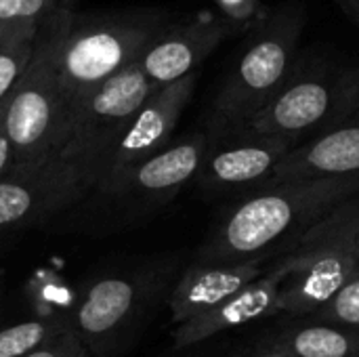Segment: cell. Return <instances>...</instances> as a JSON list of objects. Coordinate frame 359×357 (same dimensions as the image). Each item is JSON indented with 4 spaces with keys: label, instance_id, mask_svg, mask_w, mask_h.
<instances>
[{
    "label": "cell",
    "instance_id": "obj_1",
    "mask_svg": "<svg viewBox=\"0 0 359 357\" xmlns=\"http://www.w3.org/2000/svg\"><path fill=\"white\" fill-rule=\"evenodd\" d=\"M359 196V170L290 179L244 194L200 246V263L278 259L345 200Z\"/></svg>",
    "mask_w": 359,
    "mask_h": 357
},
{
    "label": "cell",
    "instance_id": "obj_2",
    "mask_svg": "<svg viewBox=\"0 0 359 357\" xmlns=\"http://www.w3.org/2000/svg\"><path fill=\"white\" fill-rule=\"evenodd\" d=\"M170 25L160 11L80 17L74 11L40 25L57 76L74 103L133 61Z\"/></svg>",
    "mask_w": 359,
    "mask_h": 357
},
{
    "label": "cell",
    "instance_id": "obj_3",
    "mask_svg": "<svg viewBox=\"0 0 359 357\" xmlns=\"http://www.w3.org/2000/svg\"><path fill=\"white\" fill-rule=\"evenodd\" d=\"M307 6L288 0L259 17L255 34L221 84L206 118L208 143L240 130L286 84L299 61Z\"/></svg>",
    "mask_w": 359,
    "mask_h": 357
},
{
    "label": "cell",
    "instance_id": "obj_4",
    "mask_svg": "<svg viewBox=\"0 0 359 357\" xmlns=\"http://www.w3.org/2000/svg\"><path fill=\"white\" fill-rule=\"evenodd\" d=\"M358 107L359 63L299 55L286 84L240 130L303 143L339 124Z\"/></svg>",
    "mask_w": 359,
    "mask_h": 357
},
{
    "label": "cell",
    "instance_id": "obj_5",
    "mask_svg": "<svg viewBox=\"0 0 359 357\" xmlns=\"http://www.w3.org/2000/svg\"><path fill=\"white\" fill-rule=\"evenodd\" d=\"M156 88L137 59L72 103L69 130L59 156L72 162L90 187H95L107 156Z\"/></svg>",
    "mask_w": 359,
    "mask_h": 357
},
{
    "label": "cell",
    "instance_id": "obj_6",
    "mask_svg": "<svg viewBox=\"0 0 359 357\" xmlns=\"http://www.w3.org/2000/svg\"><path fill=\"white\" fill-rule=\"evenodd\" d=\"M69 114L72 101L38 27L36 53L6 95L0 122L19 166L40 164L61 151L69 130Z\"/></svg>",
    "mask_w": 359,
    "mask_h": 357
},
{
    "label": "cell",
    "instance_id": "obj_7",
    "mask_svg": "<svg viewBox=\"0 0 359 357\" xmlns=\"http://www.w3.org/2000/svg\"><path fill=\"white\" fill-rule=\"evenodd\" d=\"M175 271L177 263H166L137 276L97 280L76 311L78 332L97 351L116 349L166 295Z\"/></svg>",
    "mask_w": 359,
    "mask_h": 357
},
{
    "label": "cell",
    "instance_id": "obj_8",
    "mask_svg": "<svg viewBox=\"0 0 359 357\" xmlns=\"http://www.w3.org/2000/svg\"><path fill=\"white\" fill-rule=\"evenodd\" d=\"M208 151L206 135H189L168 143L162 151L101 183L95 191L126 204L130 215L151 213L179 196L189 185Z\"/></svg>",
    "mask_w": 359,
    "mask_h": 357
},
{
    "label": "cell",
    "instance_id": "obj_9",
    "mask_svg": "<svg viewBox=\"0 0 359 357\" xmlns=\"http://www.w3.org/2000/svg\"><path fill=\"white\" fill-rule=\"evenodd\" d=\"M294 145L288 137L248 130L225 135L208 143L194 181L206 196H244L263 187Z\"/></svg>",
    "mask_w": 359,
    "mask_h": 357
},
{
    "label": "cell",
    "instance_id": "obj_10",
    "mask_svg": "<svg viewBox=\"0 0 359 357\" xmlns=\"http://www.w3.org/2000/svg\"><path fill=\"white\" fill-rule=\"evenodd\" d=\"M90 189L86 177L59 154L40 164L15 166L0 179V229L40 221Z\"/></svg>",
    "mask_w": 359,
    "mask_h": 357
},
{
    "label": "cell",
    "instance_id": "obj_11",
    "mask_svg": "<svg viewBox=\"0 0 359 357\" xmlns=\"http://www.w3.org/2000/svg\"><path fill=\"white\" fill-rule=\"evenodd\" d=\"M196 84L198 72H191L170 84L158 86L147 97L122 139L107 156L105 164L101 166L95 187L151 158L170 143L179 120L196 93Z\"/></svg>",
    "mask_w": 359,
    "mask_h": 357
},
{
    "label": "cell",
    "instance_id": "obj_12",
    "mask_svg": "<svg viewBox=\"0 0 359 357\" xmlns=\"http://www.w3.org/2000/svg\"><path fill=\"white\" fill-rule=\"evenodd\" d=\"M294 271V257L282 255L273 265L248 286L219 303L217 307L177 324L172 330V341L177 349L196 347L223 332L280 316V295L286 278Z\"/></svg>",
    "mask_w": 359,
    "mask_h": 357
},
{
    "label": "cell",
    "instance_id": "obj_13",
    "mask_svg": "<svg viewBox=\"0 0 359 357\" xmlns=\"http://www.w3.org/2000/svg\"><path fill=\"white\" fill-rule=\"evenodd\" d=\"M233 32L238 27L223 15L202 11L187 21L170 23L145 48L139 63L156 86H164L196 72Z\"/></svg>",
    "mask_w": 359,
    "mask_h": 357
},
{
    "label": "cell",
    "instance_id": "obj_14",
    "mask_svg": "<svg viewBox=\"0 0 359 357\" xmlns=\"http://www.w3.org/2000/svg\"><path fill=\"white\" fill-rule=\"evenodd\" d=\"M273 261L276 259H250L242 263H189L168 297L170 322L177 326L217 307L252 280L261 278Z\"/></svg>",
    "mask_w": 359,
    "mask_h": 357
},
{
    "label": "cell",
    "instance_id": "obj_15",
    "mask_svg": "<svg viewBox=\"0 0 359 357\" xmlns=\"http://www.w3.org/2000/svg\"><path fill=\"white\" fill-rule=\"evenodd\" d=\"M294 271L286 278L280 295V316L305 318L330 301L359 267V257L343 250L288 252Z\"/></svg>",
    "mask_w": 359,
    "mask_h": 357
},
{
    "label": "cell",
    "instance_id": "obj_16",
    "mask_svg": "<svg viewBox=\"0 0 359 357\" xmlns=\"http://www.w3.org/2000/svg\"><path fill=\"white\" fill-rule=\"evenodd\" d=\"M355 170H359V107L339 124L294 145L265 185Z\"/></svg>",
    "mask_w": 359,
    "mask_h": 357
},
{
    "label": "cell",
    "instance_id": "obj_17",
    "mask_svg": "<svg viewBox=\"0 0 359 357\" xmlns=\"http://www.w3.org/2000/svg\"><path fill=\"white\" fill-rule=\"evenodd\" d=\"M267 343L297 357H359V324L290 318Z\"/></svg>",
    "mask_w": 359,
    "mask_h": 357
},
{
    "label": "cell",
    "instance_id": "obj_18",
    "mask_svg": "<svg viewBox=\"0 0 359 357\" xmlns=\"http://www.w3.org/2000/svg\"><path fill=\"white\" fill-rule=\"evenodd\" d=\"M309 250H343L359 257V196L345 200L307 229L288 252Z\"/></svg>",
    "mask_w": 359,
    "mask_h": 357
},
{
    "label": "cell",
    "instance_id": "obj_19",
    "mask_svg": "<svg viewBox=\"0 0 359 357\" xmlns=\"http://www.w3.org/2000/svg\"><path fill=\"white\" fill-rule=\"evenodd\" d=\"M38 27L27 23L0 25V103L27 69L36 53Z\"/></svg>",
    "mask_w": 359,
    "mask_h": 357
},
{
    "label": "cell",
    "instance_id": "obj_20",
    "mask_svg": "<svg viewBox=\"0 0 359 357\" xmlns=\"http://www.w3.org/2000/svg\"><path fill=\"white\" fill-rule=\"evenodd\" d=\"M59 324L32 320L0 330V357H23L59 332Z\"/></svg>",
    "mask_w": 359,
    "mask_h": 357
},
{
    "label": "cell",
    "instance_id": "obj_21",
    "mask_svg": "<svg viewBox=\"0 0 359 357\" xmlns=\"http://www.w3.org/2000/svg\"><path fill=\"white\" fill-rule=\"evenodd\" d=\"M74 0H0V25L27 23L40 27L42 23L72 11Z\"/></svg>",
    "mask_w": 359,
    "mask_h": 357
},
{
    "label": "cell",
    "instance_id": "obj_22",
    "mask_svg": "<svg viewBox=\"0 0 359 357\" xmlns=\"http://www.w3.org/2000/svg\"><path fill=\"white\" fill-rule=\"evenodd\" d=\"M305 318L318 322L359 324V267L330 301H326L318 311Z\"/></svg>",
    "mask_w": 359,
    "mask_h": 357
},
{
    "label": "cell",
    "instance_id": "obj_23",
    "mask_svg": "<svg viewBox=\"0 0 359 357\" xmlns=\"http://www.w3.org/2000/svg\"><path fill=\"white\" fill-rule=\"evenodd\" d=\"M221 15L238 29H244L261 17V0H215Z\"/></svg>",
    "mask_w": 359,
    "mask_h": 357
},
{
    "label": "cell",
    "instance_id": "obj_24",
    "mask_svg": "<svg viewBox=\"0 0 359 357\" xmlns=\"http://www.w3.org/2000/svg\"><path fill=\"white\" fill-rule=\"evenodd\" d=\"M23 357H84V349L76 335L59 330L46 343H42L40 347H36Z\"/></svg>",
    "mask_w": 359,
    "mask_h": 357
},
{
    "label": "cell",
    "instance_id": "obj_25",
    "mask_svg": "<svg viewBox=\"0 0 359 357\" xmlns=\"http://www.w3.org/2000/svg\"><path fill=\"white\" fill-rule=\"evenodd\" d=\"M15 166H19L17 156H15V149H13L11 141L6 139V135L0 128V179L4 175H8Z\"/></svg>",
    "mask_w": 359,
    "mask_h": 357
},
{
    "label": "cell",
    "instance_id": "obj_26",
    "mask_svg": "<svg viewBox=\"0 0 359 357\" xmlns=\"http://www.w3.org/2000/svg\"><path fill=\"white\" fill-rule=\"evenodd\" d=\"M240 357H297V356H292V353H288V351H284V349H280V347H276V345H271V343H265L263 347H257L255 351H250V353H246V356H240Z\"/></svg>",
    "mask_w": 359,
    "mask_h": 357
},
{
    "label": "cell",
    "instance_id": "obj_27",
    "mask_svg": "<svg viewBox=\"0 0 359 357\" xmlns=\"http://www.w3.org/2000/svg\"><path fill=\"white\" fill-rule=\"evenodd\" d=\"M339 2H341V6L351 15V11H353V0H339Z\"/></svg>",
    "mask_w": 359,
    "mask_h": 357
},
{
    "label": "cell",
    "instance_id": "obj_28",
    "mask_svg": "<svg viewBox=\"0 0 359 357\" xmlns=\"http://www.w3.org/2000/svg\"><path fill=\"white\" fill-rule=\"evenodd\" d=\"M351 15L359 19V0H353V11H351Z\"/></svg>",
    "mask_w": 359,
    "mask_h": 357
},
{
    "label": "cell",
    "instance_id": "obj_29",
    "mask_svg": "<svg viewBox=\"0 0 359 357\" xmlns=\"http://www.w3.org/2000/svg\"><path fill=\"white\" fill-rule=\"evenodd\" d=\"M2 112H4V101L0 103V122H2Z\"/></svg>",
    "mask_w": 359,
    "mask_h": 357
}]
</instances>
